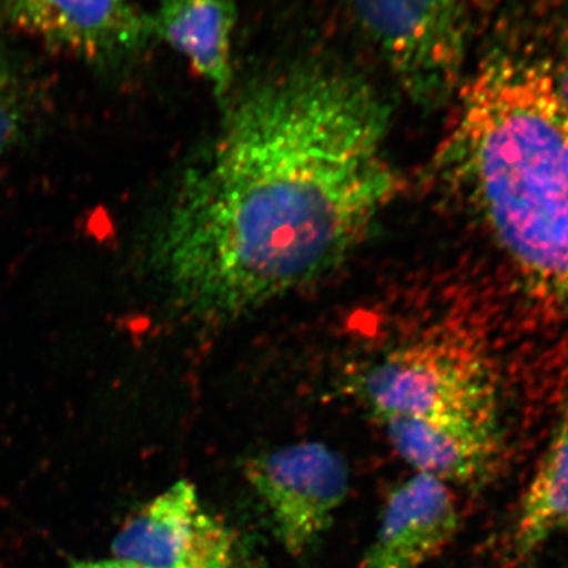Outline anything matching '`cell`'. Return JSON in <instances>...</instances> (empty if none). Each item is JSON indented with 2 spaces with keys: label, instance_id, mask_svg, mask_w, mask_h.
I'll use <instances>...</instances> for the list:
<instances>
[{
  "label": "cell",
  "instance_id": "cell-9",
  "mask_svg": "<svg viewBox=\"0 0 568 568\" xmlns=\"http://www.w3.org/2000/svg\"><path fill=\"white\" fill-rule=\"evenodd\" d=\"M381 424L396 454L416 474L436 478L448 487L485 480L503 455V429L414 418H386Z\"/></svg>",
  "mask_w": 568,
  "mask_h": 568
},
{
  "label": "cell",
  "instance_id": "cell-12",
  "mask_svg": "<svg viewBox=\"0 0 568 568\" xmlns=\"http://www.w3.org/2000/svg\"><path fill=\"white\" fill-rule=\"evenodd\" d=\"M37 89L20 55L0 41V159L26 140L39 104Z\"/></svg>",
  "mask_w": 568,
  "mask_h": 568
},
{
  "label": "cell",
  "instance_id": "cell-8",
  "mask_svg": "<svg viewBox=\"0 0 568 568\" xmlns=\"http://www.w3.org/2000/svg\"><path fill=\"white\" fill-rule=\"evenodd\" d=\"M458 528L452 488L416 474L392 493L375 540L357 568L425 567L452 544Z\"/></svg>",
  "mask_w": 568,
  "mask_h": 568
},
{
  "label": "cell",
  "instance_id": "cell-11",
  "mask_svg": "<svg viewBox=\"0 0 568 568\" xmlns=\"http://www.w3.org/2000/svg\"><path fill=\"white\" fill-rule=\"evenodd\" d=\"M568 534V394L544 457L519 500L511 529L515 555L528 556Z\"/></svg>",
  "mask_w": 568,
  "mask_h": 568
},
{
  "label": "cell",
  "instance_id": "cell-15",
  "mask_svg": "<svg viewBox=\"0 0 568 568\" xmlns=\"http://www.w3.org/2000/svg\"><path fill=\"white\" fill-rule=\"evenodd\" d=\"M530 568H534V567H530Z\"/></svg>",
  "mask_w": 568,
  "mask_h": 568
},
{
  "label": "cell",
  "instance_id": "cell-2",
  "mask_svg": "<svg viewBox=\"0 0 568 568\" xmlns=\"http://www.w3.org/2000/svg\"><path fill=\"white\" fill-rule=\"evenodd\" d=\"M440 163L526 282L568 308V106L551 65L488 55L459 92Z\"/></svg>",
  "mask_w": 568,
  "mask_h": 568
},
{
  "label": "cell",
  "instance_id": "cell-13",
  "mask_svg": "<svg viewBox=\"0 0 568 568\" xmlns=\"http://www.w3.org/2000/svg\"><path fill=\"white\" fill-rule=\"evenodd\" d=\"M551 73L560 99L568 106V40L559 52L558 61L551 65Z\"/></svg>",
  "mask_w": 568,
  "mask_h": 568
},
{
  "label": "cell",
  "instance_id": "cell-14",
  "mask_svg": "<svg viewBox=\"0 0 568 568\" xmlns=\"http://www.w3.org/2000/svg\"><path fill=\"white\" fill-rule=\"evenodd\" d=\"M71 568H144L136 564L126 562L121 559H102V560H78L71 564Z\"/></svg>",
  "mask_w": 568,
  "mask_h": 568
},
{
  "label": "cell",
  "instance_id": "cell-7",
  "mask_svg": "<svg viewBox=\"0 0 568 568\" xmlns=\"http://www.w3.org/2000/svg\"><path fill=\"white\" fill-rule=\"evenodd\" d=\"M0 31L20 33L100 70L136 61L155 41L133 0H0Z\"/></svg>",
  "mask_w": 568,
  "mask_h": 568
},
{
  "label": "cell",
  "instance_id": "cell-10",
  "mask_svg": "<svg viewBox=\"0 0 568 568\" xmlns=\"http://www.w3.org/2000/svg\"><path fill=\"white\" fill-rule=\"evenodd\" d=\"M149 17L153 39L185 58L220 102H230L237 0H160Z\"/></svg>",
  "mask_w": 568,
  "mask_h": 568
},
{
  "label": "cell",
  "instance_id": "cell-3",
  "mask_svg": "<svg viewBox=\"0 0 568 568\" xmlns=\"http://www.w3.org/2000/svg\"><path fill=\"white\" fill-rule=\"evenodd\" d=\"M355 392L379 422L503 429L491 358L466 336L432 334L399 343L358 373Z\"/></svg>",
  "mask_w": 568,
  "mask_h": 568
},
{
  "label": "cell",
  "instance_id": "cell-4",
  "mask_svg": "<svg viewBox=\"0 0 568 568\" xmlns=\"http://www.w3.org/2000/svg\"><path fill=\"white\" fill-rule=\"evenodd\" d=\"M355 20L414 102H447L466 61L465 0H349Z\"/></svg>",
  "mask_w": 568,
  "mask_h": 568
},
{
  "label": "cell",
  "instance_id": "cell-1",
  "mask_svg": "<svg viewBox=\"0 0 568 568\" xmlns=\"http://www.w3.org/2000/svg\"><path fill=\"white\" fill-rule=\"evenodd\" d=\"M387 125L368 82L323 62L284 67L227 102L156 235L174 301L231 320L338 263L398 190Z\"/></svg>",
  "mask_w": 568,
  "mask_h": 568
},
{
  "label": "cell",
  "instance_id": "cell-6",
  "mask_svg": "<svg viewBox=\"0 0 568 568\" xmlns=\"http://www.w3.org/2000/svg\"><path fill=\"white\" fill-rule=\"evenodd\" d=\"M115 559L144 568H253L239 537L205 508L192 481H175L119 529Z\"/></svg>",
  "mask_w": 568,
  "mask_h": 568
},
{
  "label": "cell",
  "instance_id": "cell-5",
  "mask_svg": "<svg viewBox=\"0 0 568 568\" xmlns=\"http://www.w3.org/2000/svg\"><path fill=\"white\" fill-rule=\"evenodd\" d=\"M245 477L263 500L280 544L302 556L331 528L349 489V467L323 443L291 444L246 463Z\"/></svg>",
  "mask_w": 568,
  "mask_h": 568
}]
</instances>
